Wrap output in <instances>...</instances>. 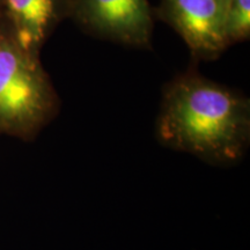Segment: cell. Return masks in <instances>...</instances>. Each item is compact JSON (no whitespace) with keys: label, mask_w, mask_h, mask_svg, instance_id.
I'll return each instance as SVG.
<instances>
[{"label":"cell","mask_w":250,"mask_h":250,"mask_svg":"<svg viewBox=\"0 0 250 250\" xmlns=\"http://www.w3.org/2000/svg\"><path fill=\"white\" fill-rule=\"evenodd\" d=\"M155 134L161 145L206 164L235 165L250 144V101L196 72H187L165 86Z\"/></svg>","instance_id":"cell-1"},{"label":"cell","mask_w":250,"mask_h":250,"mask_svg":"<svg viewBox=\"0 0 250 250\" xmlns=\"http://www.w3.org/2000/svg\"><path fill=\"white\" fill-rule=\"evenodd\" d=\"M40 56L18 43L0 17V134L31 142L61 110Z\"/></svg>","instance_id":"cell-2"},{"label":"cell","mask_w":250,"mask_h":250,"mask_svg":"<svg viewBox=\"0 0 250 250\" xmlns=\"http://www.w3.org/2000/svg\"><path fill=\"white\" fill-rule=\"evenodd\" d=\"M154 17L147 0H72L68 19L98 39L151 49Z\"/></svg>","instance_id":"cell-3"},{"label":"cell","mask_w":250,"mask_h":250,"mask_svg":"<svg viewBox=\"0 0 250 250\" xmlns=\"http://www.w3.org/2000/svg\"><path fill=\"white\" fill-rule=\"evenodd\" d=\"M227 4L228 0H160L154 15L182 37L193 57L214 61L228 48Z\"/></svg>","instance_id":"cell-4"},{"label":"cell","mask_w":250,"mask_h":250,"mask_svg":"<svg viewBox=\"0 0 250 250\" xmlns=\"http://www.w3.org/2000/svg\"><path fill=\"white\" fill-rule=\"evenodd\" d=\"M72 0H1L0 17L26 51L40 56L56 28L70 18Z\"/></svg>","instance_id":"cell-5"},{"label":"cell","mask_w":250,"mask_h":250,"mask_svg":"<svg viewBox=\"0 0 250 250\" xmlns=\"http://www.w3.org/2000/svg\"><path fill=\"white\" fill-rule=\"evenodd\" d=\"M250 36V0H228L225 19L227 45L245 42Z\"/></svg>","instance_id":"cell-6"},{"label":"cell","mask_w":250,"mask_h":250,"mask_svg":"<svg viewBox=\"0 0 250 250\" xmlns=\"http://www.w3.org/2000/svg\"><path fill=\"white\" fill-rule=\"evenodd\" d=\"M0 13H1V0H0Z\"/></svg>","instance_id":"cell-7"}]
</instances>
